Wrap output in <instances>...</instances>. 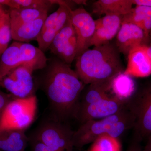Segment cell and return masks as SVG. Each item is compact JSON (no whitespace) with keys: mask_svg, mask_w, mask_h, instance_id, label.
<instances>
[{"mask_svg":"<svg viewBox=\"0 0 151 151\" xmlns=\"http://www.w3.org/2000/svg\"></svg>","mask_w":151,"mask_h":151,"instance_id":"f35d334b","label":"cell"},{"mask_svg":"<svg viewBox=\"0 0 151 151\" xmlns=\"http://www.w3.org/2000/svg\"><path fill=\"white\" fill-rule=\"evenodd\" d=\"M52 4L59 5L60 13L56 23L51 28L41 33L37 39L39 48L44 52L48 50L55 36L65 26L69 19L70 12L72 10L68 1L50 0Z\"/></svg>","mask_w":151,"mask_h":151,"instance_id":"4fadbf2b","label":"cell"},{"mask_svg":"<svg viewBox=\"0 0 151 151\" xmlns=\"http://www.w3.org/2000/svg\"><path fill=\"white\" fill-rule=\"evenodd\" d=\"M41 78L54 119L63 122L75 118L85 85L75 70L56 57L47 61Z\"/></svg>","mask_w":151,"mask_h":151,"instance_id":"6da1fadb","label":"cell"},{"mask_svg":"<svg viewBox=\"0 0 151 151\" xmlns=\"http://www.w3.org/2000/svg\"><path fill=\"white\" fill-rule=\"evenodd\" d=\"M133 5L151 8V0H132Z\"/></svg>","mask_w":151,"mask_h":151,"instance_id":"d6a6232c","label":"cell"},{"mask_svg":"<svg viewBox=\"0 0 151 151\" xmlns=\"http://www.w3.org/2000/svg\"><path fill=\"white\" fill-rule=\"evenodd\" d=\"M31 151H56L34 139H29Z\"/></svg>","mask_w":151,"mask_h":151,"instance_id":"f1b7e54d","label":"cell"},{"mask_svg":"<svg viewBox=\"0 0 151 151\" xmlns=\"http://www.w3.org/2000/svg\"><path fill=\"white\" fill-rule=\"evenodd\" d=\"M23 64L29 65L34 70H42L47 64V58L39 47L26 42H19Z\"/></svg>","mask_w":151,"mask_h":151,"instance_id":"ac0fdd59","label":"cell"},{"mask_svg":"<svg viewBox=\"0 0 151 151\" xmlns=\"http://www.w3.org/2000/svg\"><path fill=\"white\" fill-rule=\"evenodd\" d=\"M12 39L10 19L7 12L0 18V57L8 47Z\"/></svg>","mask_w":151,"mask_h":151,"instance_id":"d4e9b609","label":"cell"},{"mask_svg":"<svg viewBox=\"0 0 151 151\" xmlns=\"http://www.w3.org/2000/svg\"><path fill=\"white\" fill-rule=\"evenodd\" d=\"M32 68L22 64L12 69L0 82V86L14 97L25 98L35 95V84Z\"/></svg>","mask_w":151,"mask_h":151,"instance_id":"52a82bcc","label":"cell"},{"mask_svg":"<svg viewBox=\"0 0 151 151\" xmlns=\"http://www.w3.org/2000/svg\"><path fill=\"white\" fill-rule=\"evenodd\" d=\"M77 49L76 35L69 19L55 36L48 49L55 56L70 66L76 58Z\"/></svg>","mask_w":151,"mask_h":151,"instance_id":"9c48e42d","label":"cell"},{"mask_svg":"<svg viewBox=\"0 0 151 151\" xmlns=\"http://www.w3.org/2000/svg\"></svg>","mask_w":151,"mask_h":151,"instance_id":"ab89813d","label":"cell"},{"mask_svg":"<svg viewBox=\"0 0 151 151\" xmlns=\"http://www.w3.org/2000/svg\"><path fill=\"white\" fill-rule=\"evenodd\" d=\"M73 2L78 4H86V1H73Z\"/></svg>","mask_w":151,"mask_h":151,"instance_id":"8d00e7d4","label":"cell"},{"mask_svg":"<svg viewBox=\"0 0 151 151\" xmlns=\"http://www.w3.org/2000/svg\"><path fill=\"white\" fill-rule=\"evenodd\" d=\"M22 64L19 42H14L1 55L0 82L10 71Z\"/></svg>","mask_w":151,"mask_h":151,"instance_id":"44dd1931","label":"cell"},{"mask_svg":"<svg viewBox=\"0 0 151 151\" xmlns=\"http://www.w3.org/2000/svg\"><path fill=\"white\" fill-rule=\"evenodd\" d=\"M69 19L75 30L77 39L76 58L89 49V43L95 31V20L82 7L72 10Z\"/></svg>","mask_w":151,"mask_h":151,"instance_id":"30bf717a","label":"cell"},{"mask_svg":"<svg viewBox=\"0 0 151 151\" xmlns=\"http://www.w3.org/2000/svg\"><path fill=\"white\" fill-rule=\"evenodd\" d=\"M47 17L46 14L32 21L11 28L12 39L16 41L26 43L36 40Z\"/></svg>","mask_w":151,"mask_h":151,"instance_id":"2e32d148","label":"cell"},{"mask_svg":"<svg viewBox=\"0 0 151 151\" xmlns=\"http://www.w3.org/2000/svg\"><path fill=\"white\" fill-rule=\"evenodd\" d=\"M140 143L138 141L133 139L127 151H142Z\"/></svg>","mask_w":151,"mask_h":151,"instance_id":"1f68e13d","label":"cell"},{"mask_svg":"<svg viewBox=\"0 0 151 151\" xmlns=\"http://www.w3.org/2000/svg\"><path fill=\"white\" fill-rule=\"evenodd\" d=\"M134 122V116L128 105L127 108L114 115L85 122L74 132V147L81 150L103 135L119 138L127 130L133 128Z\"/></svg>","mask_w":151,"mask_h":151,"instance_id":"3957f363","label":"cell"},{"mask_svg":"<svg viewBox=\"0 0 151 151\" xmlns=\"http://www.w3.org/2000/svg\"><path fill=\"white\" fill-rule=\"evenodd\" d=\"M20 8L39 9L48 11L52 5L50 1L47 0H15Z\"/></svg>","mask_w":151,"mask_h":151,"instance_id":"484cf974","label":"cell"},{"mask_svg":"<svg viewBox=\"0 0 151 151\" xmlns=\"http://www.w3.org/2000/svg\"><path fill=\"white\" fill-rule=\"evenodd\" d=\"M128 107L134 119V139L140 142L151 135V84L136 98H131Z\"/></svg>","mask_w":151,"mask_h":151,"instance_id":"8992f818","label":"cell"},{"mask_svg":"<svg viewBox=\"0 0 151 151\" xmlns=\"http://www.w3.org/2000/svg\"><path fill=\"white\" fill-rule=\"evenodd\" d=\"M142 151H151V135L147 138V141Z\"/></svg>","mask_w":151,"mask_h":151,"instance_id":"836d02e7","label":"cell"},{"mask_svg":"<svg viewBox=\"0 0 151 151\" xmlns=\"http://www.w3.org/2000/svg\"><path fill=\"white\" fill-rule=\"evenodd\" d=\"M133 5L132 0H98L92 4V12L98 15L124 16L132 10Z\"/></svg>","mask_w":151,"mask_h":151,"instance_id":"9a60e30c","label":"cell"},{"mask_svg":"<svg viewBox=\"0 0 151 151\" xmlns=\"http://www.w3.org/2000/svg\"><path fill=\"white\" fill-rule=\"evenodd\" d=\"M134 81L132 76L119 73L112 79L111 90L112 95L121 100L129 101L134 94Z\"/></svg>","mask_w":151,"mask_h":151,"instance_id":"ffe728a7","label":"cell"},{"mask_svg":"<svg viewBox=\"0 0 151 151\" xmlns=\"http://www.w3.org/2000/svg\"><path fill=\"white\" fill-rule=\"evenodd\" d=\"M123 17L105 15L95 20V31L89 43V47L111 42L119 32L122 25Z\"/></svg>","mask_w":151,"mask_h":151,"instance_id":"7c38bea8","label":"cell"},{"mask_svg":"<svg viewBox=\"0 0 151 151\" xmlns=\"http://www.w3.org/2000/svg\"><path fill=\"white\" fill-rule=\"evenodd\" d=\"M15 97H12L9 94L0 91V119L7 105Z\"/></svg>","mask_w":151,"mask_h":151,"instance_id":"83f0119b","label":"cell"},{"mask_svg":"<svg viewBox=\"0 0 151 151\" xmlns=\"http://www.w3.org/2000/svg\"><path fill=\"white\" fill-rule=\"evenodd\" d=\"M148 38L143 29L138 26L122 22L116 36L115 45L120 53L128 55L133 48L146 45L145 42Z\"/></svg>","mask_w":151,"mask_h":151,"instance_id":"8fae6325","label":"cell"},{"mask_svg":"<svg viewBox=\"0 0 151 151\" xmlns=\"http://www.w3.org/2000/svg\"><path fill=\"white\" fill-rule=\"evenodd\" d=\"M150 34L151 35V33H150Z\"/></svg>","mask_w":151,"mask_h":151,"instance_id":"74e56055","label":"cell"},{"mask_svg":"<svg viewBox=\"0 0 151 151\" xmlns=\"http://www.w3.org/2000/svg\"><path fill=\"white\" fill-rule=\"evenodd\" d=\"M24 132L8 130L0 132V151H24L29 141Z\"/></svg>","mask_w":151,"mask_h":151,"instance_id":"e0dca14e","label":"cell"},{"mask_svg":"<svg viewBox=\"0 0 151 151\" xmlns=\"http://www.w3.org/2000/svg\"><path fill=\"white\" fill-rule=\"evenodd\" d=\"M0 4L3 6H8L10 9H19L20 8L15 1V0H0Z\"/></svg>","mask_w":151,"mask_h":151,"instance_id":"4dcf8cb0","label":"cell"},{"mask_svg":"<svg viewBox=\"0 0 151 151\" xmlns=\"http://www.w3.org/2000/svg\"><path fill=\"white\" fill-rule=\"evenodd\" d=\"M151 17V8L136 6L130 12L123 17L122 22L134 24L142 28L144 21Z\"/></svg>","mask_w":151,"mask_h":151,"instance_id":"cb8c5ba5","label":"cell"},{"mask_svg":"<svg viewBox=\"0 0 151 151\" xmlns=\"http://www.w3.org/2000/svg\"><path fill=\"white\" fill-rule=\"evenodd\" d=\"M60 13V9H58L54 12L52 13L49 16H47L44 22L42 28L41 33L51 28L56 23Z\"/></svg>","mask_w":151,"mask_h":151,"instance_id":"4316f807","label":"cell"},{"mask_svg":"<svg viewBox=\"0 0 151 151\" xmlns=\"http://www.w3.org/2000/svg\"><path fill=\"white\" fill-rule=\"evenodd\" d=\"M129 101L109 95L97 102L78 108L75 119L81 124L112 116L127 108Z\"/></svg>","mask_w":151,"mask_h":151,"instance_id":"ba28073f","label":"cell"},{"mask_svg":"<svg viewBox=\"0 0 151 151\" xmlns=\"http://www.w3.org/2000/svg\"><path fill=\"white\" fill-rule=\"evenodd\" d=\"M112 80L93 83L89 84L87 87L85 86L80 97L78 108L95 103L110 95L109 92Z\"/></svg>","mask_w":151,"mask_h":151,"instance_id":"d6986e66","label":"cell"},{"mask_svg":"<svg viewBox=\"0 0 151 151\" xmlns=\"http://www.w3.org/2000/svg\"><path fill=\"white\" fill-rule=\"evenodd\" d=\"M142 29L145 34L146 36L148 38L151 33V17H149L145 19Z\"/></svg>","mask_w":151,"mask_h":151,"instance_id":"f546056e","label":"cell"},{"mask_svg":"<svg viewBox=\"0 0 151 151\" xmlns=\"http://www.w3.org/2000/svg\"><path fill=\"white\" fill-rule=\"evenodd\" d=\"M74 132L63 122L53 119L42 124L32 139L56 151H73Z\"/></svg>","mask_w":151,"mask_h":151,"instance_id":"5b68a950","label":"cell"},{"mask_svg":"<svg viewBox=\"0 0 151 151\" xmlns=\"http://www.w3.org/2000/svg\"><path fill=\"white\" fill-rule=\"evenodd\" d=\"M88 151H122L119 138L103 135L92 143Z\"/></svg>","mask_w":151,"mask_h":151,"instance_id":"603a6c76","label":"cell"},{"mask_svg":"<svg viewBox=\"0 0 151 151\" xmlns=\"http://www.w3.org/2000/svg\"><path fill=\"white\" fill-rule=\"evenodd\" d=\"M146 45L137 47L128 54L127 67L124 73L132 77H145L151 74V62L146 53Z\"/></svg>","mask_w":151,"mask_h":151,"instance_id":"5bb4252c","label":"cell"},{"mask_svg":"<svg viewBox=\"0 0 151 151\" xmlns=\"http://www.w3.org/2000/svg\"><path fill=\"white\" fill-rule=\"evenodd\" d=\"M48 11L28 8L10 9L9 13L10 19L11 28L35 20L47 14Z\"/></svg>","mask_w":151,"mask_h":151,"instance_id":"7402d4cb","label":"cell"},{"mask_svg":"<svg viewBox=\"0 0 151 151\" xmlns=\"http://www.w3.org/2000/svg\"><path fill=\"white\" fill-rule=\"evenodd\" d=\"M6 13L3 7V6L0 4V18H1Z\"/></svg>","mask_w":151,"mask_h":151,"instance_id":"d590c367","label":"cell"},{"mask_svg":"<svg viewBox=\"0 0 151 151\" xmlns=\"http://www.w3.org/2000/svg\"><path fill=\"white\" fill-rule=\"evenodd\" d=\"M145 49L146 53L148 57L150 60L151 62V45L150 46H148L146 45Z\"/></svg>","mask_w":151,"mask_h":151,"instance_id":"e575fe53","label":"cell"},{"mask_svg":"<svg viewBox=\"0 0 151 151\" xmlns=\"http://www.w3.org/2000/svg\"><path fill=\"white\" fill-rule=\"evenodd\" d=\"M37 107L35 95L14 99L7 105L0 119V132L8 130L25 131L35 120Z\"/></svg>","mask_w":151,"mask_h":151,"instance_id":"277c9868","label":"cell"},{"mask_svg":"<svg viewBox=\"0 0 151 151\" xmlns=\"http://www.w3.org/2000/svg\"><path fill=\"white\" fill-rule=\"evenodd\" d=\"M75 59V72L85 85L110 81L124 71L120 52L111 42L88 49Z\"/></svg>","mask_w":151,"mask_h":151,"instance_id":"7a4b0ae2","label":"cell"}]
</instances>
